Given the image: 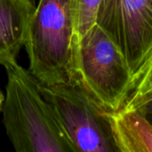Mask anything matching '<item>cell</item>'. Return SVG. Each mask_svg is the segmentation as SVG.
<instances>
[{"label":"cell","mask_w":152,"mask_h":152,"mask_svg":"<svg viewBox=\"0 0 152 152\" xmlns=\"http://www.w3.org/2000/svg\"><path fill=\"white\" fill-rule=\"evenodd\" d=\"M7 74L2 107L6 134L17 152H75L56 116L41 94L37 80L17 61Z\"/></svg>","instance_id":"1"},{"label":"cell","mask_w":152,"mask_h":152,"mask_svg":"<svg viewBox=\"0 0 152 152\" xmlns=\"http://www.w3.org/2000/svg\"><path fill=\"white\" fill-rule=\"evenodd\" d=\"M73 41L74 0H38L24 43L30 74L43 84L69 80Z\"/></svg>","instance_id":"2"},{"label":"cell","mask_w":152,"mask_h":152,"mask_svg":"<svg viewBox=\"0 0 152 152\" xmlns=\"http://www.w3.org/2000/svg\"><path fill=\"white\" fill-rule=\"evenodd\" d=\"M73 73L105 112L120 110L132 75L118 46L97 23L73 45Z\"/></svg>","instance_id":"3"},{"label":"cell","mask_w":152,"mask_h":152,"mask_svg":"<svg viewBox=\"0 0 152 152\" xmlns=\"http://www.w3.org/2000/svg\"><path fill=\"white\" fill-rule=\"evenodd\" d=\"M37 86L52 107L74 151H115L105 119V111L96 103L79 77L73 73L69 80Z\"/></svg>","instance_id":"4"},{"label":"cell","mask_w":152,"mask_h":152,"mask_svg":"<svg viewBox=\"0 0 152 152\" xmlns=\"http://www.w3.org/2000/svg\"><path fill=\"white\" fill-rule=\"evenodd\" d=\"M96 23L118 46L132 75L152 47V0H102Z\"/></svg>","instance_id":"5"},{"label":"cell","mask_w":152,"mask_h":152,"mask_svg":"<svg viewBox=\"0 0 152 152\" xmlns=\"http://www.w3.org/2000/svg\"><path fill=\"white\" fill-rule=\"evenodd\" d=\"M35 7L34 0H0V64L3 66L17 61Z\"/></svg>","instance_id":"6"},{"label":"cell","mask_w":152,"mask_h":152,"mask_svg":"<svg viewBox=\"0 0 152 152\" xmlns=\"http://www.w3.org/2000/svg\"><path fill=\"white\" fill-rule=\"evenodd\" d=\"M115 151L152 152V124L138 110L105 112Z\"/></svg>","instance_id":"7"},{"label":"cell","mask_w":152,"mask_h":152,"mask_svg":"<svg viewBox=\"0 0 152 152\" xmlns=\"http://www.w3.org/2000/svg\"><path fill=\"white\" fill-rule=\"evenodd\" d=\"M152 99V47L132 74L120 110H140Z\"/></svg>","instance_id":"8"},{"label":"cell","mask_w":152,"mask_h":152,"mask_svg":"<svg viewBox=\"0 0 152 152\" xmlns=\"http://www.w3.org/2000/svg\"><path fill=\"white\" fill-rule=\"evenodd\" d=\"M102 0H74L73 45L96 24L97 14Z\"/></svg>","instance_id":"9"},{"label":"cell","mask_w":152,"mask_h":152,"mask_svg":"<svg viewBox=\"0 0 152 152\" xmlns=\"http://www.w3.org/2000/svg\"><path fill=\"white\" fill-rule=\"evenodd\" d=\"M138 110H140L152 124V99Z\"/></svg>","instance_id":"10"},{"label":"cell","mask_w":152,"mask_h":152,"mask_svg":"<svg viewBox=\"0 0 152 152\" xmlns=\"http://www.w3.org/2000/svg\"><path fill=\"white\" fill-rule=\"evenodd\" d=\"M4 101V95L3 94V93L0 90V111L2 110V107H3Z\"/></svg>","instance_id":"11"}]
</instances>
